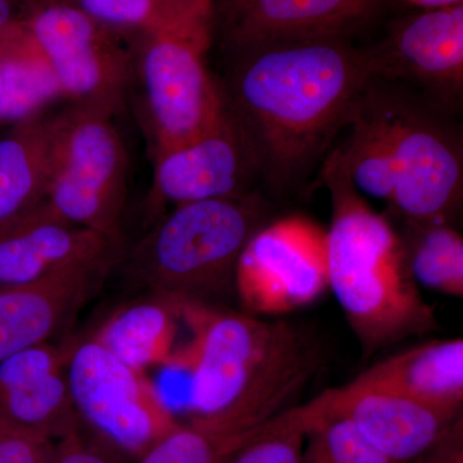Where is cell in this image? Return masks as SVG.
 Listing matches in <instances>:
<instances>
[{
    "instance_id": "10",
    "label": "cell",
    "mask_w": 463,
    "mask_h": 463,
    "mask_svg": "<svg viewBox=\"0 0 463 463\" xmlns=\"http://www.w3.org/2000/svg\"><path fill=\"white\" fill-rule=\"evenodd\" d=\"M234 288L254 315L309 306L328 288L327 230L294 214L264 224L241 254Z\"/></svg>"
},
{
    "instance_id": "7",
    "label": "cell",
    "mask_w": 463,
    "mask_h": 463,
    "mask_svg": "<svg viewBox=\"0 0 463 463\" xmlns=\"http://www.w3.org/2000/svg\"><path fill=\"white\" fill-rule=\"evenodd\" d=\"M132 39L58 0H35L0 27V63L47 70L61 97L120 108L134 75Z\"/></svg>"
},
{
    "instance_id": "14",
    "label": "cell",
    "mask_w": 463,
    "mask_h": 463,
    "mask_svg": "<svg viewBox=\"0 0 463 463\" xmlns=\"http://www.w3.org/2000/svg\"><path fill=\"white\" fill-rule=\"evenodd\" d=\"M120 241L58 216L41 201L0 223V288L76 269H109Z\"/></svg>"
},
{
    "instance_id": "28",
    "label": "cell",
    "mask_w": 463,
    "mask_h": 463,
    "mask_svg": "<svg viewBox=\"0 0 463 463\" xmlns=\"http://www.w3.org/2000/svg\"><path fill=\"white\" fill-rule=\"evenodd\" d=\"M56 441L0 425V463H53Z\"/></svg>"
},
{
    "instance_id": "17",
    "label": "cell",
    "mask_w": 463,
    "mask_h": 463,
    "mask_svg": "<svg viewBox=\"0 0 463 463\" xmlns=\"http://www.w3.org/2000/svg\"><path fill=\"white\" fill-rule=\"evenodd\" d=\"M108 269H76L0 288V362L47 343L83 306Z\"/></svg>"
},
{
    "instance_id": "30",
    "label": "cell",
    "mask_w": 463,
    "mask_h": 463,
    "mask_svg": "<svg viewBox=\"0 0 463 463\" xmlns=\"http://www.w3.org/2000/svg\"><path fill=\"white\" fill-rule=\"evenodd\" d=\"M5 88V70L3 65H0V99H2L3 91Z\"/></svg>"
},
{
    "instance_id": "9",
    "label": "cell",
    "mask_w": 463,
    "mask_h": 463,
    "mask_svg": "<svg viewBox=\"0 0 463 463\" xmlns=\"http://www.w3.org/2000/svg\"><path fill=\"white\" fill-rule=\"evenodd\" d=\"M66 373L81 425L127 457L141 458L178 426L147 374L118 361L93 339L67 353Z\"/></svg>"
},
{
    "instance_id": "8",
    "label": "cell",
    "mask_w": 463,
    "mask_h": 463,
    "mask_svg": "<svg viewBox=\"0 0 463 463\" xmlns=\"http://www.w3.org/2000/svg\"><path fill=\"white\" fill-rule=\"evenodd\" d=\"M116 109L79 105L51 118L44 201L70 223L120 241L129 161Z\"/></svg>"
},
{
    "instance_id": "19",
    "label": "cell",
    "mask_w": 463,
    "mask_h": 463,
    "mask_svg": "<svg viewBox=\"0 0 463 463\" xmlns=\"http://www.w3.org/2000/svg\"><path fill=\"white\" fill-rule=\"evenodd\" d=\"M182 321L181 298L138 301L109 317L93 340L141 373L161 365L184 368L188 346L179 343Z\"/></svg>"
},
{
    "instance_id": "11",
    "label": "cell",
    "mask_w": 463,
    "mask_h": 463,
    "mask_svg": "<svg viewBox=\"0 0 463 463\" xmlns=\"http://www.w3.org/2000/svg\"><path fill=\"white\" fill-rule=\"evenodd\" d=\"M373 78L397 81L456 115L463 96V3L390 21L361 48Z\"/></svg>"
},
{
    "instance_id": "3",
    "label": "cell",
    "mask_w": 463,
    "mask_h": 463,
    "mask_svg": "<svg viewBox=\"0 0 463 463\" xmlns=\"http://www.w3.org/2000/svg\"><path fill=\"white\" fill-rule=\"evenodd\" d=\"M194 422L243 434L260 428L321 367L318 341L288 322L260 321L188 301ZM273 420V419H272Z\"/></svg>"
},
{
    "instance_id": "23",
    "label": "cell",
    "mask_w": 463,
    "mask_h": 463,
    "mask_svg": "<svg viewBox=\"0 0 463 463\" xmlns=\"http://www.w3.org/2000/svg\"><path fill=\"white\" fill-rule=\"evenodd\" d=\"M80 9L102 25L137 39L155 32L187 0H58Z\"/></svg>"
},
{
    "instance_id": "4",
    "label": "cell",
    "mask_w": 463,
    "mask_h": 463,
    "mask_svg": "<svg viewBox=\"0 0 463 463\" xmlns=\"http://www.w3.org/2000/svg\"><path fill=\"white\" fill-rule=\"evenodd\" d=\"M330 192L328 288L340 304L364 356L438 328L408 269L401 237L388 218L355 190L334 152L323 161Z\"/></svg>"
},
{
    "instance_id": "2",
    "label": "cell",
    "mask_w": 463,
    "mask_h": 463,
    "mask_svg": "<svg viewBox=\"0 0 463 463\" xmlns=\"http://www.w3.org/2000/svg\"><path fill=\"white\" fill-rule=\"evenodd\" d=\"M335 149L362 196L385 201L407 225L452 224L463 196V141L455 115L419 91L371 76Z\"/></svg>"
},
{
    "instance_id": "22",
    "label": "cell",
    "mask_w": 463,
    "mask_h": 463,
    "mask_svg": "<svg viewBox=\"0 0 463 463\" xmlns=\"http://www.w3.org/2000/svg\"><path fill=\"white\" fill-rule=\"evenodd\" d=\"M261 428L245 434H225L203 426H176L139 458V463H224Z\"/></svg>"
},
{
    "instance_id": "15",
    "label": "cell",
    "mask_w": 463,
    "mask_h": 463,
    "mask_svg": "<svg viewBox=\"0 0 463 463\" xmlns=\"http://www.w3.org/2000/svg\"><path fill=\"white\" fill-rule=\"evenodd\" d=\"M310 404L315 420H349L373 446L398 463L431 449L457 416L403 395L347 385L327 390Z\"/></svg>"
},
{
    "instance_id": "31",
    "label": "cell",
    "mask_w": 463,
    "mask_h": 463,
    "mask_svg": "<svg viewBox=\"0 0 463 463\" xmlns=\"http://www.w3.org/2000/svg\"><path fill=\"white\" fill-rule=\"evenodd\" d=\"M448 463H462V457L461 455H457L455 458L452 459V461H448Z\"/></svg>"
},
{
    "instance_id": "13",
    "label": "cell",
    "mask_w": 463,
    "mask_h": 463,
    "mask_svg": "<svg viewBox=\"0 0 463 463\" xmlns=\"http://www.w3.org/2000/svg\"><path fill=\"white\" fill-rule=\"evenodd\" d=\"M152 161L148 206L154 213L167 205L254 194L260 182L254 154L227 112L214 129Z\"/></svg>"
},
{
    "instance_id": "1",
    "label": "cell",
    "mask_w": 463,
    "mask_h": 463,
    "mask_svg": "<svg viewBox=\"0 0 463 463\" xmlns=\"http://www.w3.org/2000/svg\"><path fill=\"white\" fill-rule=\"evenodd\" d=\"M370 78L361 48L336 36L270 43L232 56L219 83L225 112L272 196L306 184Z\"/></svg>"
},
{
    "instance_id": "25",
    "label": "cell",
    "mask_w": 463,
    "mask_h": 463,
    "mask_svg": "<svg viewBox=\"0 0 463 463\" xmlns=\"http://www.w3.org/2000/svg\"><path fill=\"white\" fill-rule=\"evenodd\" d=\"M307 432L316 438L309 459L327 463H398L380 452L344 417L315 420Z\"/></svg>"
},
{
    "instance_id": "27",
    "label": "cell",
    "mask_w": 463,
    "mask_h": 463,
    "mask_svg": "<svg viewBox=\"0 0 463 463\" xmlns=\"http://www.w3.org/2000/svg\"><path fill=\"white\" fill-rule=\"evenodd\" d=\"M53 463H127V456L81 428L56 441Z\"/></svg>"
},
{
    "instance_id": "12",
    "label": "cell",
    "mask_w": 463,
    "mask_h": 463,
    "mask_svg": "<svg viewBox=\"0 0 463 463\" xmlns=\"http://www.w3.org/2000/svg\"><path fill=\"white\" fill-rule=\"evenodd\" d=\"M386 0H213L215 38L227 53L298 39H352L383 14Z\"/></svg>"
},
{
    "instance_id": "16",
    "label": "cell",
    "mask_w": 463,
    "mask_h": 463,
    "mask_svg": "<svg viewBox=\"0 0 463 463\" xmlns=\"http://www.w3.org/2000/svg\"><path fill=\"white\" fill-rule=\"evenodd\" d=\"M66 359L44 343L0 362V425L52 441L79 430Z\"/></svg>"
},
{
    "instance_id": "6",
    "label": "cell",
    "mask_w": 463,
    "mask_h": 463,
    "mask_svg": "<svg viewBox=\"0 0 463 463\" xmlns=\"http://www.w3.org/2000/svg\"><path fill=\"white\" fill-rule=\"evenodd\" d=\"M213 42V0H187L165 24L137 39L134 71L141 83L152 158L223 120L221 87L209 69Z\"/></svg>"
},
{
    "instance_id": "32",
    "label": "cell",
    "mask_w": 463,
    "mask_h": 463,
    "mask_svg": "<svg viewBox=\"0 0 463 463\" xmlns=\"http://www.w3.org/2000/svg\"><path fill=\"white\" fill-rule=\"evenodd\" d=\"M307 463H327V462L316 461V459H309V462H307Z\"/></svg>"
},
{
    "instance_id": "21",
    "label": "cell",
    "mask_w": 463,
    "mask_h": 463,
    "mask_svg": "<svg viewBox=\"0 0 463 463\" xmlns=\"http://www.w3.org/2000/svg\"><path fill=\"white\" fill-rule=\"evenodd\" d=\"M403 245L408 269L417 285L449 297H463V239L452 224L411 227ZM403 243V242H402Z\"/></svg>"
},
{
    "instance_id": "26",
    "label": "cell",
    "mask_w": 463,
    "mask_h": 463,
    "mask_svg": "<svg viewBox=\"0 0 463 463\" xmlns=\"http://www.w3.org/2000/svg\"><path fill=\"white\" fill-rule=\"evenodd\" d=\"M3 67L5 70V88L0 99V121L12 125L42 114V109L47 103L61 97L47 70L32 65Z\"/></svg>"
},
{
    "instance_id": "18",
    "label": "cell",
    "mask_w": 463,
    "mask_h": 463,
    "mask_svg": "<svg viewBox=\"0 0 463 463\" xmlns=\"http://www.w3.org/2000/svg\"><path fill=\"white\" fill-rule=\"evenodd\" d=\"M347 386L403 395L457 414L463 401V340H435L398 353Z\"/></svg>"
},
{
    "instance_id": "24",
    "label": "cell",
    "mask_w": 463,
    "mask_h": 463,
    "mask_svg": "<svg viewBox=\"0 0 463 463\" xmlns=\"http://www.w3.org/2000/svg\"><path fill=\"white\" fill-rule=\"evenodd\" d=\"M309 426L307 407L270 420L263 430L232 453L224 463H303V437Z\"/></svg>"
},
{
    "instance_id": "20",
    "label": "cell",
    "mask_w": 463,
    "mask_h": 463,
    "mask_svg": "<svg viewBox=\"0 0 463 463\" xmlns=\"http://www.w3.org/2000/svg\"><path fill=\"white\" fill-rule=\"evenodd\" d=\"M51 154V118L38 114L0 137V223L44 199Z\"/></svg>"
},
{
    "instance_id": "5",
    "label": "cell",
    "mask_w": 463,
    "mask_h": 463,
    "mask_svg": "<svg viewBox=\"0 0 463 463\" xmlns=\"http://www.w3.org/2000/svg\"><path fill=\"white\" fill-rule=\"evenodd\" d=\"M268 213L258 192L173 207L134 246L130 270L160 297L203 303L234 288L241 254Z\"/></svg>"
},
{
    "instance_id": "29",
    "label": "cell",
    "mask_w": 463,
    "mask_h": 463,
    "mask_svg": "<svg viewBox=\"0 0 463 463\" xmlns=\"http://www.w3.org/2000/svg\"><path fill=\"white\" fill-rule=\"evenodd\" d=\"M26 0H0V27L21 14Z\"/></svg>"
}]
</instances>
